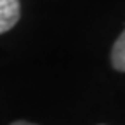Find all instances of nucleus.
I'll use <instances>...</instances> for the list:
<instances>
[{"mask_svg": "<svg viewBox=\"0 0 125 125\" xmlns=\"http://www.w3.org/2000/svg\"><path fill=\"white\" fill-rule=\"evenodd\" d=\"M10 125H37V123H30V122H24V120H18V122H12Z\"/></svg>", "mask_w": 125, "mask_h": 125, "instance_id": "7ed1b4c3", "label": "nucleus"}, {"mask_svg": "<svg viewBox=\"0 0 125 125\" xmlns=\"http://www.w3.org/2000/svg\"><path fill=\"white\" fill-rule=\"evenodd\" d=\"M111 64L116 71H125V30L116 38L111 49Z\"/></svg>", "mask_w": 125, "mask_h": 125, "instance_id": "f03ea898", "label": "nucleus"}, {"mask_svg": "<svg viewBox=\"0 0 125 125\" xmlns=\"http://www.w3.org/2000/svg\"><path fill=\"white\" fill-rule=\"evenodd\" d=\"M21 18L19 0H0V35L7 33Z\"/></svg>", "mask_w": 125, "mask_h": 125, "instance_id": "f257e3e1", "label": "nucleus"}]
</instances>
